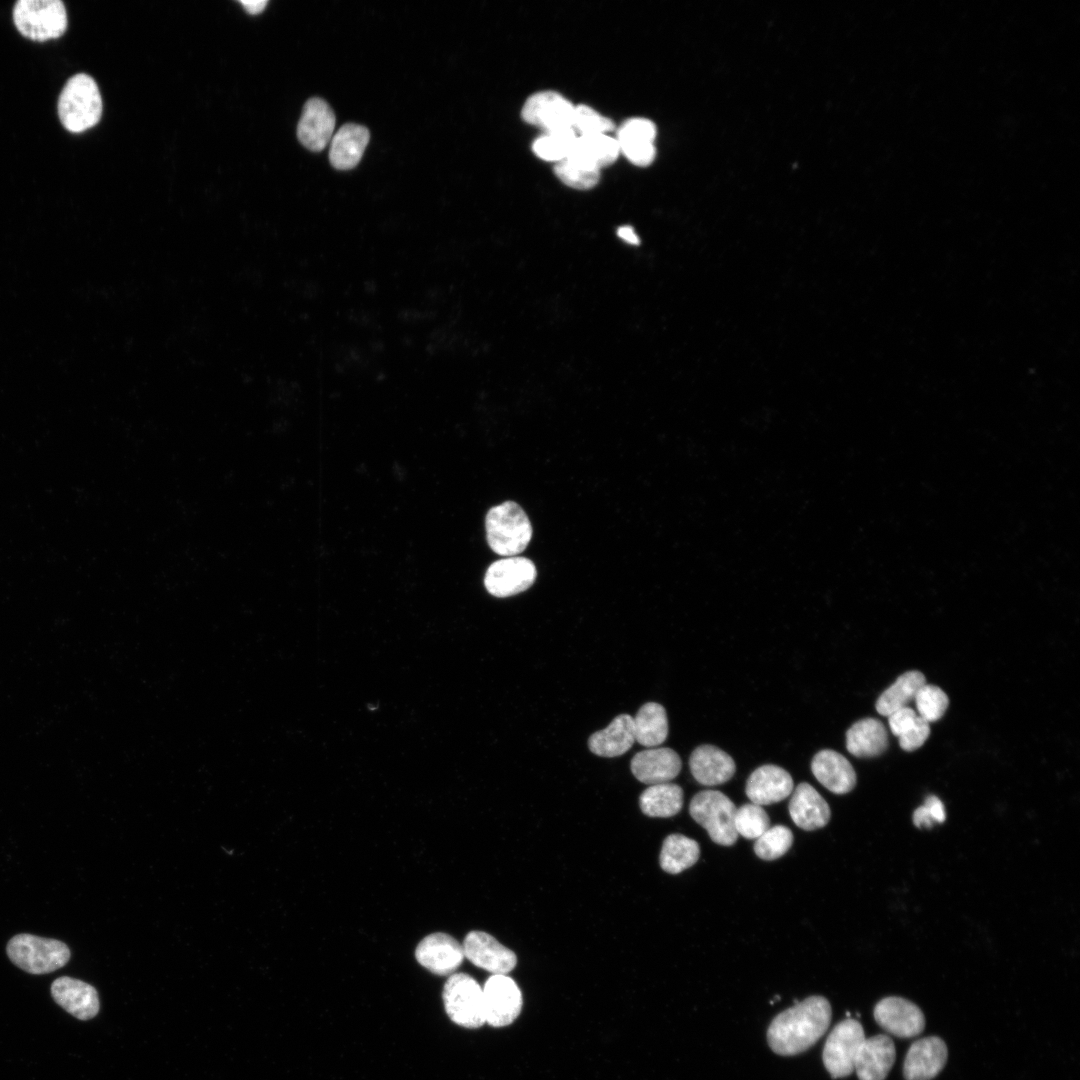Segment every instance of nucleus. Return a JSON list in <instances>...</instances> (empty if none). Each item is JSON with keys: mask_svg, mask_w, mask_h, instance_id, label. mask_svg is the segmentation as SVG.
I'll return each mask as SVG.
<instances>
[{"mask_svg": "<svg viewBox=\"0 0 1080 1080\" xmlns=\"http://www.w3.org/2000/svg\"><path fill=\"white\" fill-rule=\"evenodd\" d=\"M617 235L619 236V238H621L623 241H625L628 244H631V245H639L640 244V239H639L638 235L636 234L635 230L629 225H624V226L619 227L618 230H617Z\"/></svg>", "mask_w": 1080, "mask_h": 1080, "instance_id": "79ce46f5", "label": "nucleus"}, {"mask_svg": "<svg viewBox=\"0 0 1080 1080\" xmlns=\"http://www.w3.org/2000/svg\"><path fill=\"white\" fill-rule=\"evenodd\" d=\"M54 1001L65 1011L79 1020L94 1018L100 1008L96 989L79 979L62 976L51 984Z\"/></svg>", "mask_w": 1080, "mask_h": 1080, "instance_id": "f3484780", "label": "nucleus"}, {"mask_svg": "<svg viewBox=\"0 0 1080 1080\" xmlns=\"http://www.w3.org/2000/svg\"><path fill=\"white\" fill-rule=\"evenodd\" d=\"M574 106L554 91H542L531 95L522 108V118L527 123L546 131L573 128Z\"/></svg>", "mask_w": 1080, "mask_h": 1080, "instance_id": "9b49d317", "label": "nucleus"}, {"mask_svg": "<svg viewBox=\"0 0 1080 1080\" xmlns=\"http://www.w3.org/2000/svg\"><path fill=\"white\" fill-rule=\"evenodd\" d=\"M58 115L70 132L80 133L95 126L102 115V99L94 79L84 73L71 77L58 100Z\"/></svg>", "mask_w": 1080, "mask_h": 1080, "instance_id": "f03ea898", "label": "nucleus"}, {"mask_svg": "<svg viewBox=\"0 0 1080 1080\" xmlns=\"http://www.w3.org/2000/svg\"><path fill=\"white\" fill-rule=\"evenodd\" d=\"M630 767L637 780L655 785L674 779L681 770L682 762L674 750L653 747L635 754Z\"/></svg>", "mask_w": 1080, "mask_h": 1080, "instance_id": "6ab92c4d", "label": "nucleus"}, {"mask_svg": "<svg viewBox=\"0 0 1080 1080\" xmlns=\"http://www.w3.org/2000/svg\"><path fill=\"white\" fill-rule=\"evenodd\" d=\"M369 139V131L364 126L354 123L341 126L331 139L329 159L333 167L339 170L354 168L362 158Z\"/></svg>", "mask_w": 1080, "mask_h": 1080, "instance_id": "393cba45", "label": "nucleus"}, {"mask_svg": "<svg viewBox=\"0 0 1080 1080\" xmlns=\"http://www.w3.org/2000/svg\"><path fill=\"white\" fill-rule=\"evenodd\" d=\"M485 527L490 548L505 557L524 551L532 537L528 516L512 501L492 507L486 515Z\"/></svg>", "mask_w": 1080, "mask_h": 1080, "instance_id": "7ed1b4c3", "label": "nucleus"}, {"mask_svg": "<svg viewBox=\"0 0 1080 1080\" xmlns=\"http://www.w3.org/2000/svg\"><path fill=\"white\" fill-rule=\"evenodd\" d=\"M635 741L653 748L662 744L668 735V719L665 708L656 702L644 704L633 718Z\"/></svg>", "mask_w": 1080, "mask_h": 1080, "instance_id": "c85d7f7f", "label": "nucleus"}, {"mask_svg": "<svg viewBox=\"0 0 1080 1080\" xmlns=\"http://www.w3.org/2000/svg\"><path fill=\"white\" fill-rule=\"evenodd\" d=\"M793 844L791 830L783 825L769 827L754 843V852L762 860L772 861L783 856Z\"/></svg>", "mask_w": 1080, "mask_h": 1080, "instance_id": "72a5a7b5", "label": "nucleus"}, {"mask_svg": "<svg viewBox=\"0 0 1080 1080\" xmlns=\"http://www.w3.org/2000/svg\"><path fill=\"white\" fill-rule=\"evenodd\" d=\"M18 31L34 41L62 36L67 27V13L60 0H19L13 8Z\"/></svg>", "mask_w": 1080, "mask_h": 1080, "instance_id": "423d86ee", "label": "nucleus"}, {"mask_svg": "<svg viewBox=\"0 0 1080 1080\" xmlns=\"http://www.w3.org/2000/svg\"><path fill=\"white\" fill-rule=\"evenodd\" d=\"M888 746V734L883 723L875 718L855 722L846 733V748L856 757H875Z\"/></svg>", "mask_w": 1080, "mask_h": 1080, "instance_id": "cd10ccee", "label": "nucleus"}, {"mask_svg": "<svg viewBox=\"0 0 1080 1080\" xmlns=\"http://www.w3.org/2000/svg\"><path fill=\"white\" fill-rule=\"evenodd\" d=\"M948 1058L945 1042L929 1036L912 1043L907 1051L903 1075L905 1080H932L944 1068Z\"/></svg>", "mask_w": 1080, "mask_h": 1080, "instance_id": "2eb2a0df", "label": "nucleus"}, {"mask_svg": "<svg viewBox=\"0 0 1080 1080\" xmlns=\"http://www.w3.org/2000/svg\"><path fill=\"white\" fill-rule=\"evenodd\" d=\"M635 742L633 717L620 714L603 730L592 734L588 747L601 757H617L627 752Z\"/></svg>", "mask_w": 1080, "mask_h": 1080, "instance_id": "bb28decb", "label": "nucleus"}, {"mask_svg": "<svg viewBox=\"0 0 1080 1080\" xmlns=\"http://www.w3.org/2000/svg\"><path fill=\"white\" fill-rule=\"evenodd\" d=\"M736 809L733 801L717 790L698 792L689 805L691 817L707 831L713 842L722 846H731L737 841Z\"/></svg>", "mask_w": 1080, "mask_h": 1080, "instance_id": "39448f33", "label": "nucleus"}, {"mask_svg": "<svg viewBox=\"0 0 1080 1080\" xmlns=\"http://www.w3.org/2000/svg\"><path fill=\"white\" fill-rule=\"evenodd\" d=\"M573 129L580 135L606 134L614 129L613 122L587 105L574 108Z\"/></svg>", "mask_w": 1080, "mask_h": 1080, "instance_id": "4c0bfd02", "label": "nucleus"}, {"mask_svg": "<svg viewBox=\"0 0 1080 1080\" xmlns=\"http://www.w3.org/2000/svg\"><path fill=\"white\" fill-rule=\"evenodd\" d=\"M6 951L17 967L34 975L51 973L70 959V950L65 943L31 934L12 937Z\"/></svg>", "mask_w": 1080, "mask_h": 1080, "instance_id": "20e7f679", "label": "nucleus"}, {"mask_svg": "<svg viewBox=\"0 0 1080 1080\" xmlns=\"http://www.w3.org/2000/svg\"><path fill=\"white\" fill-rule=\"evenodd\" d=\"M926 684L925 676L920 671H908L900 675L877 699L875 707L879 714L889 716L906 707L914 700L918 690Z\"/></svg>", "mask_w": 1080, "mask_h": 1080, "instance_id": "7c9ffc66", "label": "nucleus"}, {"mask_svg": "<svg viewBox=\"0 0 1080 1080\" xmlns=\"http://www.w3.org/2000/svg\"><path fill=\"white\" fill-rule=\"evenodd\" d=\"M914 701L918 715L928 723L939 720L949 704V699L941 688L927 683L918 690Z\"/></svg>", "mask_w": 1080, "mask_h": 1080, "instance_id": "c9c22d12", "label": "nucleus"}, {"mask_svg": "<svg viewBox=\"0 0 1080 1080\" xmlns=\"http://www.w3.org/2000/svg\"><path fill=\"white\" fill-rule=\"evenodd\" d=\"M918 714L910 707H903L888 716L889 727L895 736H901L914 725Z\"/></svg>", "mask_w": 1080, "mask_h": 1080, "instance_id": "a19ab883", "label": "nucleus"}, {"mask_svg": "<svg viewBox=\"0 0 1080 1080\" xmlns=\"http://www.w3.org/2000/svg\"><path fill=\"white\" fill-rule=\"evenodd\" d=\"M815 778L834 794H846L856 785V773L851 763L840 753L824 749L811 761Z\"/></svg>", "mask_w": 1080, "mask_h": 1080, "instance_id": "b1692460", "label": "nucleus"}, {"mask_svg": "<svg viewBox=\"0 0 1080 1080\" xmlns=\"http://www.w3.org/2000/svg\"><path fill=\"white\" fill-rule=\"evenodd\" d=\"M832 1017L829 1001L810 996L783 1012L770 1023L767 1040L773 1052L793 1056L808 1050L827 1031Z\"/></svg>", "mask_w": 1080, "mask_h": 1080, "instance_id": "f257e3e1", "label": "nucleus"}, {"mask_svg": "<svg viewBox=\"0 0 1080 1080\" xmlns=\"http://www.w3.org/2000/svg\"><path fill=\"white\" fill-rule=\"evenodd\" d=\"M335 115L321 98L309 99L302 111L297 136L303 146L311 151L323 150L333 137Z\"/></svg>", "mask_w": 1080, "mask_h": 1080, "instance_id": "dca6fc26", "label": "nucleus"}, {"mask_svg": "<svg viewBox=\"0 0 1080 1080\" xmlns=\"http://www.w3.org/2000/svg\"><path fill=\"white\" fill-rule=\"evenodd\" d=\"M554 172L564 184L580 190L594 187L600 177V170L583 167L568 159L557 162Z\"/></svg>", "mask_w": 1080, "mask_h": 1080, "instance_id": "e433bc0d", "label": "nucleus"}, {"mask_svg": "<svg viewBox=\"0 0 1080 1080\" xmlns=\"http://www.w3.org/2000/svg\"><path fill=\"white\" fill-rule=\"evenodd\" d=\"M699 856L700 847L695 840L682 834H670L663 841L659 862L665 872L678 874L693 866Z\"/></svg>", "mask_w": 1080, "mask_h": 1080, "instance_id": "2f4dec72", "label": "nucleus"}, {"mask_svg": "<svg viewBox=\"0 0 1080 1080\" xmlns=\"http://www.w3.org/2000/svg\"><path fill=\"white\" fill-rule=\"evenodd\" d=\"M464 957L492 974H507L516 964L515 953L483 931L469 932L462 944Z\"/></svg>", "mask_w": 1080, "mask_h": 1080, "instance_id": "ddd939ff", "label": "nucleus"}, {"mask_svg": "<svg viewBox=\"0 0 1080 1080\" xmlns=\"http://www.w3.org/2000/svg\"><path fill=\"white\" fill-rule=\"evenodd\" d=\"M656 126L649 119L632 118L618 130L617 141L625 157L634 165L644 167L652 163L656 150L654 140Z\"/></svg>", "mask_w": 1080, "mask_h": 1080, "instance_id": "412c9836", "label": "nucleus"}, {"mask_svg": "<svg viewBox=\"0 0 1080 1080\" xmlns=\"http://www.w3.org/2000/svg\"><path fill=\"white\" fill-rule=\"evenodd\" d=\"M865 1040L859 1021L847 1018L834 1026L823 1048L825 1068L833 1078H843L854 1072L855 1058Z\"/></svg>", "mask_w": 1080, "mask_h": 1080, "instance_id": "6e6552de", "label": "nucleus"}, {"mask_svg": "<svg viewBox=\"0 0 1080 1080\" xmlns=\"http://www.w3.org/2000/svg\"><path fill=\"white\" fill-rule=\"evenodd\" d=\"M485 1023L500 1028L514 1022L522 1008V994L516 982L506 974H492L484 986Z\"/></svg>", "mask_w": 1080, "mask_h": 1080, "instance_id": "1a4fd4ad", "label": "nucleus"}, {"mask_svg": "<svg viewBox=\"0 0 1080 1080\" xmlns=\"http://www.w3.org/2000/svg\"><path fill=\"white\" fill-rule=\"evenodd\" d=\"M620 153L617 139L607 134L577 136L568 159L583 167L598 169L616 161Z\"/></svg>", "mask_w": 1080, "mask_h": 1080, "instance_id": "a878e982", "label": "nucleus"}, {"mask_svg": "<svg viewBox=\"0 0 1080 1080\" xmlns=\"http://www.w3.org/2000/svg\"><path fill=\"white\" fill-rule=\"evenodd\" d=\"M639 803L642 812L647 816L671 817L683 806V790L670 782L650 785L642 792Z\"/></svg>", "mask_w": 1080, "mask_h": 1080, "instance_id": "c756f323", "label": "nucleus"}, {"mask_svg": "<svg viewBox=\"0 0 1080 1080\" xmlns=\"http://www.w3.org/2000/svg\"><path fill=\"white\" fill-rule=\"evenodd\" d=\"M873 1015L881 1028L899 1038L915 1037L925 1028V1017L921 1009L901 997L891 996L880 1000Z\"/></svg>", "mask_w": 1080, "mask_h": 1080, "instance_id": "f8f14e48", "label": "nucleus"}, {"mask_svg": "<svg viewBox=\"0 0 1080 1080\" xmlns=\"http://www.w3.org/2000/svg\"><path fill=\"white\" fill-rule=\"evenodd\" d=\"M442 999L446 1014L455 1024L476 1029L485 1023L482 987L472 976L451 974L443 987Z\"/></svg>", "mask_w": 1080, "mask_h": 1080, "instance_id": "0eeeda50", "label": "nucleus"}, {"mask_svg": "<svg viewBox=\"0 0 1080 1080\" xmlns=\"http://www.w3.org/2000/svg\"><path fill=\"white\" fill-rule=\"evenodd\" d=\"M240 3L243 5L245 10L249 14L256 15V14L261 13L265 9L268 1L267 0H253V1L241 0Z\"/></svg>", "mask_w": 1080, "mask_h": 1080, "instance_id": "37998d69", "label": "nucleus"}, {"mask_svg": "<svg viewBox=\"0 0 1080 1080\" xmlns=\"http://www.w3.org/2000/svg\"><path fill=\"white\" fill-rule=\"evenodd\" d=\"M734 825L738 835L756 840L770 827V819L762 806L747 803L736 809Z\"/></svg>", "mask_w": 1080, "mask_h": 1080, "instance_id": "f704fd0d", "label": "nucleus"}, {"mask_svg": "<svg viewBox=\"0 0 1080 1080\" xmlns=\"http://www.w3.org/2000/svg\"><path fill=\"white\" fill-rule=\"evenodd\" d=\"M793 786V779L785 769L766 764L751 773L745 792L752 803L763 806L784 800L792 793Z\"/></svg>", "mask_w": 1080, "mask_h": 1080, "instance_id": "a211bd4d", "label": "nucleus"}, {"mask_svg": "<svg viewBox=\"0 0 1080 1080\" xmlns=\"http://www.w3.org/2000/svg\"><path fill=\"white\" fill-rule=\"evenodd\" d=\"M929 734V723L918 715L914 725L898 737L900 747L905 751H914L925 743Z\"/></svg>", "mask_w": 1080, "mask_h": 1080, "instance_id": "ea45409f", "label": "nucleus"}, {"mask_svg": "<svg viewBox=\"0 0 1080 1080\" xmlns=\"http://www.w3.org/2000/svg\"><path fill=\"white\" fill-rule=\"evenodd\" d=\"M694 779L705 786H716L729 781L736 770L733 758L714 745L698 746L689 759Z\"/></svg>", "mask_w": 1080, "mask_h": 1080, "instance_id": "4be33fe9", "label": "nucleus"}, {"mask_svg": "<svg viewBox=\"0 0 1080 1080\" xmlns=\"http://www.w3.org/2000/svg\"><path fill=\"white\" fill-rule=\"evenodd\" d=\"M536 574L531 560L519 556L506 557L488 567L484 585L495 597H509L527 590L534 583Z\"/></svg>", "mask_w": 1080, "mask_h": 1080, "instance_id": "9d476101", "label": "nucleus"}, {"mask_svg": "<svg viewBox=\"0 0 1080 1080\" xmlns=\"http://www.w3.org/2000/svg\"><path fill=\"white\" fill-rule=\"evenodd\" d=\"M418 963L435 975H451L464 959L462 945L451 935L436 932L424 937L416 947Z\"/></svg>", "mask_w": 1080, "mask_h": 1080, "instance_id": "4468645a", "label": "nucleus"}, {"mask_svg": "<svg viewBox=\"0 0 1080 1080\" xmlns=\"http://www.w3.org/2000/svg\"><path fill=\"white\" fill-rule=\"evenodd\" d=\"M576 138L573 128L546 131L534 141L533 152L543 160L557 163L568 156Z\"/></svg>", "mask_w": 1080, "mask_h": 1080, "instance_id": "473e14b6", "label": "nucleus"}, {"mask_svg": "<svg viewBox=\"0 0 1080 1080\" xmlns=\"http://www.w3.org/2000/svg\"><path fill=\"white\" fill-rule=\"evenodd\" d=\"M789 814L799 828L812 831L827 825L831 811L826 800L809 783L802 782L793 791Z\"/></svg>", "mask_w": 1080, "mask_h": 1080, "instance_id": "5701e85b", "label": "nucleus"}, {"mask_svg": "<svg viewBox=\"0 0 1080 1080\" xmlns=\"http://www.w3.org/2000/svg\"><path fill=\"white\" fill-rule=\"evenodd\" d=\"M946 818L944 805L941 800L931 795L927 797L925 804L918 807L913 814V822L917 827H932L934 822H943Z\"/></svg>", "mask_w": 1080, "mask_h": 1080, "instance_id": "58836bf2", "label": "nucleus"}, {"mask_svg": "<svg viewBox=\"0 0 1080 1080\" xmlns=\"http://www.w3.org/2000/svg\"><path fill=\"white\" fill-rule=\"evenodd\" d=\"M896 1058L894 1042L884 1034L865 1038L855 1058L859 1080H885Z\"/></svg>", "mask_w": 1080, "mask_h": 1080, "instance_id": "aec40b11", "label": "nucleus"}]
</instances>
